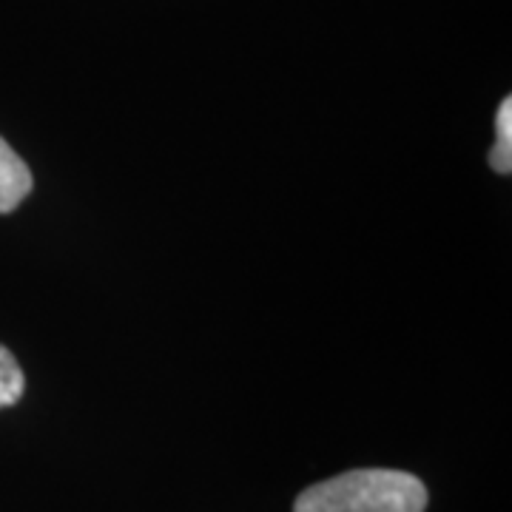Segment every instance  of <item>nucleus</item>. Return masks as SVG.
Returning <instances> with one entry per match:
<instances>
[{
	"label": "nucleus",
	"instance_id": "nucleus-3",
	"mask_svg": "<svg viewBox=\"0 0 512 512\" xmlns=\"http://www.w3.org/2000/svg\"><path fill=\"white\" fill-rule=\"evenodd\" d=\"M490 165L498 174L512 171V100L507 97L495 117V148L490 154Z\"/></svg>",
	"mask_w": 512,
	"mask_h": 512
},
{
	"label": "nucleus",
	"instance_id": "nucleus-2",
	"mask_svg": "<svg viewBox=\"0 0 512 512\" xmlns=\"http://www.w3.org/2000/svg\"><path fill=\"white\" fill-rule=\"evenodd\" d=\"M32 191V171L0 137V214L15 211Z\"/></svg>",
	"mask_w": 512,
	"mask_h": 512
},
{
	"label": "nucleus",
	"instance_id": "nucleus-1",
	"mask_svg": "<svg viewBox=\"0 0 512 512\" xmlns=\"http://www.w3.org/2000/svg\"><path fill=\"white\" fill-rule=\"evenodd\" d=\"M427 487L402 470H350L313 484L293 512H424Z\"/></svg>",
	"mask_w": 512,
	"mask_h": 512
},
{
	"label": "nucleus",
	"instance_id": "nucleus-4",
	"mask_svg": "<svg viewBox=\"0 0 512 512\" xmlns=\"http://www.w3.org/2000/svg\"><path fill=\"white\" fill-rule=\"evenodd\" d=\"M23 390H26V379H23L18 359L12 356V350L0 345V407L18 404Z\"/></svg>",
	"mask_w": 512,
	"mask_h": 512
}]
</instances>
